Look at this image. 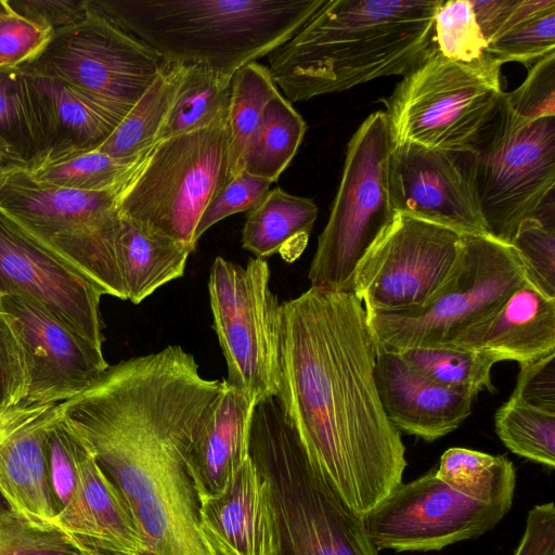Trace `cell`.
Listing matches in <instances>:
<instances>
[{
	"label": "cell",
	"instance_id": "1",
	"mask_svg": "<svg viewBox=\"0 0 555 555\" xmlns=\"http://www.w3.org/2000/svg\"><path fill=\"white\" fill-rule=\"evenodd\" d=\"M224 379H206L179 345L108 366L60 403L122 495L146 555H219L201 527L186 459Z\"/></svg>",
	"mask_w": 555,
	"mask_h": 555
},
{
	"label": "cell",
	"instance_id": "2",
	"mask_svg": "<svg viewBox=\"0 0 555 555\" xmlns=\"http://www.w3.org/2000/svg\"><path fill=\"white\" fill-rule=\"evenodd\" d=\"M281 313L276 398L312 462L362 517L402 482L408 465L379 399L365 308L353 292L310 287L282 302Z\"/></svg>",
	"mask_w": 555,
	"mask_h": 555
},
{
	"label": "cell",
	"instance_id": "3",
	"mask_svg": "<svg viewBox=\"0 0 555 555\" xmlns=\"http://www.w3.org/2000/svg\"><path fill=\"white\" fill-rule=\"evenodd\" d=\"M442 1L324 0L270 52V75L292 104L402 77L435 48L434 17Z\"/></svg>",
	"mask_w": 555,
	"mask_h": 555
},
{
	"label": "cell",
	"instance_id": "4",
	"mask_svg": "<svg viewBox=\"0 0 555 555\" xmlns=\"http://www.w3.org/2000/svg\"><path fill=\"white\" fill-rule=\"evenodd\" d=\"M324 0H87L169 64L233 76L288 40Z\"/></svg>",
	"mask_w": 555,
	"mask_h": 555
},
{
	"label": "cell",
	"instance_id": "5",
	"mask_svg": "<svg viewBox=\"0 0 555 555\" xmlns=\"http://www.w3.org/2000/svg\"><path fill=\"white\" fill-rule=\"evenodd\" d=\"M248 453L266 483L275 555H378L362 517L312 462L276 397L255 405Z\"/></svg>",
	"mask_w": 555,
	"mask_h": 555
},
{
	"label": "cell",
	"instance_id": "6",
	"mask_svg": "<svg viewBox=\"0 0 555 555\" xmlns=\"http://www.w3.org/2000/svg\"><path fill=\"white\" fill-rule=\"evenodd\" d=\"M124 185L76 191L37 181L28 168H11L0 171V211L103 295L127 300L117 209Z\"/></svg>",
	"mask_w": 555,
	"mask_h": 555
},
{
	"label": "cell",
	"instance_id": "7",
	"mask_svg": "<svg viewBox=\"0 0 555 555\" xmlns=\"http://www.w3.org/2000/svg\"><path fill=\"white\" fill-rule=\"evenodd\" d=\"M500 69L487 56L459 62L435 46L383 99L393 143L474 152L504 93Z\"/></svg>",
	"mask_w": 555,
	"mask_h": 555
},
{
	"label": "cell",
	"instance_id": "8",
	"mask_svg": "<svg viewBox=\"0 0 555 555\" xmlns=\"http://www.w3.org/2000/svg\"><path fill=\"white\" fill-rule=\"evenodd\" d=\"M228 113L151 146L119 193V215L195 249L198 221L229 181Z\"/></svg>",
	"mask_w": 555,
	"mask_h": 555
},
{
	"label": "cell",
	"instance_id": "9",
	"mask_svg": "<svg viewBox=\"0 0 555 555\" xmlns=\"http://www.w3.org/2000/svg\"><path fill=\"white\" fill-rule=\"evenodd\" d=\"M526 280L512 245L489 234H465L437 291L421 306L366 312L377 351L442 347L498 308Z\"/></svg>",
	"mask_w": 555,
	"mask_h": 555
},
{
	"label": "cell",
	"instance_id": "10",
	"mask_svg": "<svg viewBox=\"0 0 555 555\" xmlns=\"http://www.w3.org/2000/svg\"><path fill=\"white\" fill-rule=\"evenodd\" d=\"M392 146L384 111L370 114L349 140L340 183L308 271L311 287L352 292L358 263L396 216L388 177Z\"/></svg>",
	"mask_w": 555,
	"mask_h": 555
},
{
	"label": "cell",
	"instance_id": "11",
	"mask_svg": "<svg viewBox=\"0 0 555 555\" xmlns=\"http://www.w3.org/2000/svg\"><path fill=\"white\" fill-rule=\"evenodd\" d=\"M475 186L487 233L506 244L528 218L555 224V117L496 115L474 151Z\"/></svg>",
	"mask_w": 555,
	"mask_h": 555
},
{
	"label": "cell",
	"instance_id": "12",
	"mask_svg": "<svg viewBox=\"0 0 555 555\" xmlns=\"http://www.w3.org/2000/svg\"><path fill=\"white\" fill-rule=\"evenodd\" d=\"M266 259L243 267L217 257L208 281L214 328L229 385L255 404L278 397L282 384L281 304L269 286Z\"/></svg>",
	"mask_w": 555,
	"mask_h": 555
},
{
	"label": "cell",
	"instance_id": "13",
	"mask_svg": "<svg viewBox=\"0 0 555 555\" xmlns=\"http://www.w3.org/2000/svg\"><path fill=\"white\" fill-rule=\"evenodd\" d=\"M169 66L154 49L88 7L81 20L53 33L18 68L64 81L124 119Z\"/></svg>",
	"mask_w": 555,
	"mask_h": 555
},
{
	"label": "cell",
	"instance_id": "14",
	"mask_svg": "<svg viewBox=\"0 0 555 555\" xmlns=\"http://www.w3.org/2000/svg\"><path fill=\"white\" fill-rule=\"evenodd\" d=\"M513 501L514 496L495 501L466 496L441 481L434 467L398 485L362 521L378 551H439L492 530Z\"/></svg>",
	"mask_w": 555,
	"mask_h": 555
},
{
	"label": "cell",
	"instance_id": "15",
	"mask_svg": "<svg viewBox=\"0 0 555 555\" xmlns=\"http://www.w3.org/2000/svg\"><path fill=\"white\" fill-rule=\"evenodd\" d=\"M462 235L396 214L358 263L352 292L366 312L401 311L424 304L451 270Z\"/></svg>",
	"mask_w": 555,
	"mask_h": 555
},
{
	"label": "cell",
	"instance_id": "16",
	"mask_svg": "<svg viewBox=\"0 0 555 555\" xmlns=\"http://www.w3.org/2000/svg\"><path fill=\"white\" fill-rule=\"evenodd\" d=\"M475 153L393 143L389 194L405 214L465 234H488L475 186Z\"/></svg>",
	"mask_w": 555,
	"mask_h": 555
},
{
	"label": "cell",
	"instance_id": "17",
	"mask_svg": "<svg viewBox=\"0 0 555 555\" xmlns=\"http://www.w3.org/2000/svg\"><path fill=\"white\" fill-rule=\"evenodd\" d=\"M17 295L48 311L94 346L104 337L103 293L0 211V296Z\"/></svg>",
	"mask_w": 555,
	"mask_h": 555
},
{
	"label": "cell",
	"instance_id": "18",
	"mask_svg": "<svg viewBox=\"0 0 555 555\" xmlns=\"http://www.w3.org/2000/svg\"><path fill=\"white\" fill-rule=\"evenodd\" d=\"M21 341L28 372L23 404H59L89 386L108 369L102 348L77 335L38 304L0 296Z\"/></svg>",
	"mask_w": 555,
	"mask_h": 555
},
{
	"label": "cell",
	"instance_id": "19",
	"mask_svg": "<svg viewBox=\"0 0 555 555\" xmlns=\"http://www.w3.org/2000/svg\"><path fill=\"white\" fill-rule=\"evenodd\" d=\"M23 73L40 149L31 170L99 150L122 120L98 100L64 81Z\"/></svg>",
	"mask_w": 555,
	"mask_h": 555
},
{
	"label": "cell",
	"instance_id": "20",
	"mask_svg": "<svg viewBox=\"0 0 555 555\" xmlns=\"http://www.w3.org/2000/svg\"><path fill=\"white\" fill-rule=\"evenodd\" d=\"M59 404L18 403L0 416V491L25 514L53 524L46 438Z\"/></svg>",
	"mask_w": 555,
	"mask_h": 555
},
{
	"label": "cell",
	"instance_id": "21",
	"mask_svg": "<svg viewBox=\"0 0 555 555\" xmlns=\"http://www.w3.org/2000/svg\"><path fill=\"white\" fill-rule=\"evenodd\" d=\"M374 373L383 409L400 433L433 442L470 414L473 398L428 379L400 353L376 350Z\"/></svg>",
	"mask_w": 555,
	"mask_h": 555
},
{
	"label": "cell",
	"instance_id": "22",
	"mask_svg": "<svg viewBox=\"0 0 555 555\" xmlns=\"http://www.w3.org/2000/svg\"><path fill=\"white\" fill-rule=\"evenodd\" d=\"M76 438L77 488L55 522L88 550L146 555L144 540L119 490L90 449L77 435Z\"/></svg>",
	"mask_w": 555,
	"mask_h": 555
},
{
	"label": "cell",
	"instance_id": "23",
	"mask_svg": "<svg viewBox=\"0 0 555 555\" xmlns=\"http://www.w3.org/2000/svg\"><path fill=\"white\" fill-rule=\"evenodd\" d=\"M449 347L500 361H533L555 351V299L527 280L498 308L453 338Z\"/></svg>",
	"mask_w": 555,
	"mask_h": 555
},
{
	"label": "cell",
	"instance_id": "24",
	"mask_svg": "<svg viewBox=\"0 0 555 555\" xmlns=\"http://www.w3.org/2000/svg\"><path fill=\"white\" fill-rule=\"evenodd\" d=\"M199 517L219 555H275L266 483L250 456L219 495L201 503Z\"/></svg>",
	"mask_w": 555,
	"mask_h": 555
},
{
	"label": "cell",
	"instance_id": "25",
	"mask_svg": "<svg viewBox=\"0 0 555 555\" xmlns=\"http://www.w3.org/2000/svg\"><path fill=\"white\" fill-rule=\"evenodd\" d=\"M255 405L224 379L188 452L186 465L199 504L219 495L249 456V428Z\"/></svg>",
	"mask_w": 555,
	"mask_h": 555
},
{
	"label": "cell",
	"instance_id": "26",
	"mask_svg": "<svg viewBox=\"0 0 555 555\" xmlns=\"http://www.w3.org/2000/svg\"><path fill=\"white\" fill-rule=\"evenodd\" d=\"M318 211L311 198L274 188L256 208L247 212L242 246L256 258L266 259L280 254L292 262L306 248Z\"/></svg>",
	"mask_w": 555,
	"mask_h": 555
},
{
	"label": "cell",
	"instance_id": "27",
	"mask_svg": "<svg viewBox=\"0 0 555 555\" xmlns=\"http://www.w3.org/2000/svg\"><path fill=\"white\" fill-rule=\"evenodd\" d=\"M121 271L127 300L140 304L160 286L181 278L191 246L120 216Z\"/></svg>",
	"mask_w": 555,
	"mask_h": 555
},
{
	"label": "cell",
	"instance_id": "28",
	"mask_svg": "<svg viewBox=\"0 0 555 555\" xmlns=\"http://www.w3.org/2000/svg\"><path fill=\"white\" fill-rule=\"evenodd\" d=\"M307 124L279 92L267 103L243 159V171L275 182L296 155Z\"/></svg>",
	"mask_w": 555,
	"mask_h": 555
},
{
	"label": "cell",
	"instance_id": "29",
	"mask_svg": "<svg viewBox=\"0 0 555 555\" xmlns=\"http://www.w3.org/2000/svg\"><path fill=\"white\" fill-rule=\"evenodd\" d=\"M182 69V64H170L132 106L99 151L117 159H132L150 150L159 139Z\"/></svg>",
	"mask_w": 555,
	"mask_h": 555
},
{
	"label": "cell",
	"instance_id": "30",
	"mask_svg": "<svg viewBox=\"0 0 555 555\" xmlns=\"http://www.w3.org/2000/svg\"><path fill=\"white\" fill-rule=\"evenodd\" d=\"M231 81V75L206 65H183L158 141L205 127L227 114Z\"/></svg>",
	"mask_w": 555,
	"mask_h": 555
},
{
	"label": "cell",
	"instance_id": "31",
	"mask_svg": "<svg viewBox=\"0 0 555 555\" xmlns=\"http://www.w3.org/2000/svg\"><path fill=\"white\" fill-rule=\"evenodd\" d=\"M551 53H555V0H519L486 48V56L500 66L516 62L529 68Z\"/></svg>",
	"mask_w": 555,
	"mask_h": 555
},
{
	"label": "cell",
	"instance_id": "32",
	"mask_svg": "<svg viewBox=\"0 0 555 555\" xmlns=\"http://www.w3.org/2000/svg\"><path fill=\"white\" fill-rule=\"evenodd\" d=\"M279 92L269 68L250 62L232 76L228 113L229 181L243 171V159L270 99ZM228 181V182H229Z\"/></svg>",
	"mask_w": 555,
	"mask_h": 555
},
{
	"label": "cell",
	"instance_id": "33",
	"mask_svg": "<svg viewBox=\"0 0 555 555\" xmlns=\"http://www.w3.org/2000/svg\"><path fill=\"white\" fill-rule=\"evenodd\" d=\"M436 476L476 500L495 501L515 495L516 469L506 455L450 448L441 455Z\"/></svg>",
	"mask_w": 555,
	"mask_h": 555
},
{
	"label": "cell",
	"instance_id": "34",
	"mask_svg": "<svg viewBox=\"0 0 555 555\" xmlns=\"http://www.w3.org/2000/svg\"><path fill=\"white\" fill-rule=\"evenodd\" d=\"M400 354L428 379L473 399L485 388L494 391L491 369L499 360L492 356L449 346L412 348Z\"/></svg>",
	"mask_w": 555,
	"mask_h": 555
},
{
	"label": "cell",
	"instance_id": "35",
	"mask_svg": "<svg viewBox=\"0 0 555 555\" xmlns=\"http://www.w3.org/2000/svg\"><path fill=\"white\" fill-rule=\"evenodd\" d=\"M494 428L516 455L555 468V414L508 399L494 414Z\"/></svg>",
	"mask_w": 555,
	"mask_h": 555
},
{
	"label": "cell",
	"instance_id": "36",
	"mask_svg": "<svg viewBox=\"0 0 555 555\" xmlns=\"http://www.w3.org/2000/svg\"><path fill=\"white\" fill-rule=\"evenodd\" d=\"M89 551L57 524L18 509L0 491V555H85Z\"/></svg>",
	"mask_w": 555,
	"mask_h": 555
},
{
	"label": "cell",
	"instance_id": "37",
	"mask_svg": "<svg viewBox=\"0 0 555 555\" xmlns=\"http://www.w3.org/2000/svg\"><path fill=\"white\" fill-rule=\"evenodd\" d=\"M144 154L138 158L117 159L96 150L28 170L37 181L47 184L76 191L101 192L124 185Z\"/></svg>",
	"mask_w": 555,
	"mask_h": 555
},
{
	"label": "cell",
	"instance_id": "38",
	"mask_svg": "<svg viewBox=\"0 0 555 555\" xmlns=\"http://www.w3.org/2000/svg\"><path fill=\"white\" fill-rule=\"evenodd\" d=\"M0 141L31 170L39 158L36 120L24 73L18 67L0 66Z\"/></svg>",
	"mask_w": 555,
	"mask_h": 555
},
{
	"label": "cell",
	"instance_id": "39",
	"mask_svg": "<svg viewBox=\"0 0 555 555\" xmlns=\"http://www.w3.org/2000/svg\"><path fill=\"white\" fill-rule=\"evenodd\" d=\"M434 39L448 59L472 63L486 57L487 43L469 0L441 2L434 17Z\"/></svg>",
	"mask_w": 555,
	"mask_h": 555
},
{
	"label": "cell",
	"instance_id": "40",
	"mask_svg": "<svg viewBox=\"0 0 555 555\" xmlns=\"http://www.w3.org/2000/svg\"><path fill=\"white\" fill-rule=\"evenodd\" d=\"M511 245L521 261L526 280L555 299V225L535 218L525 219Z\"/></svg>",
	"mask_w": 555,
	"mask_h": 555
},
{
	"label": "cell",
	"instance_id": "41",
	"mask_svg": "<svg viewBox=\"0 0 555 555\" xmlns=\"http://www.w3.org/2000/svg\"><path fill=\"white\" fill-rule=\"evenodd\" d=\"M46 449L50 485L59 515L73 498L78 482L77 438L65 421L60 404L59 413L47 430Z\"/></svg>",
	"mask_w": 555,
	"mask_h": 555
},
{
	"label": "cell",
	"instance_id": "42",
	"mask_svg": "<svg viewBox=\"0 0 555 555\" xmlns=\"http://www.w3.org/2000/svg\"><path fill=\"white\" fill-rule=\"evenodd\" d=\"M509 112L522 120L555 117V53H551L528 68L522 83L504 92Z\"/></svg>",
	"mask_w": 555,
	"mask_h": 555
},
{
	"label": "cell",
	"instance_id": "43",
	"mask_svg": "<svg viewBox=\"0 0 555 555\" xmlns=\"http://www.w3.org/2000/svg\"><path fill=\"white\" fill-rule=\"evenodd\" d=\"M272 183L242 171L227 182L210 199L195 230V241L214 224L237 212L256 208L270 191Z\"/></svg>",
	"mask_w": 555,
	"mask_h": 555
},
{
	"label": "cell",
	"instance_id": "44",
	"mask_svg": "<svg viewBox=\"0 0 555 555\" xmlns=\"http://www.w3.org/2000/svg\"><path fill=\"white\" fill-rule=\"evenodd\" d=\"M28 372L12 318L0 309V416L24 400Z\"/></svg>",
	"mask_w": 555,
	"mask_h": 555
},
{
	"label": "cell",
	"instance_id": "45",
	"mask_svg": "<svg viewBox=\"0 0 555 555\" xmlns=\"http://www.w3.org/2000/svg\"><path fill=\"white\" fill-rule=\"evenodd\" d=\"M509 400L555 414V351L519 363Z\"/></svg>",
	"mask_w": 555,
	"mask_h": 555
},
{
	"label": "cell",
	"instance_id": "46",
	"mask_svg": "<svg viewBox=\"0 0 555 555\" xmlns=\"http://www.w3.org/2000/svg\"><path fill=\"white\" fill-rule=\"evenodd\" d=\"M52 33L16 14L0 18V61L18 67L35 57L49 42Z\"/></svg>",
	"mask_w": 555,
	"mask_h": 555
},
{
	"label": "cell",
	"instance_id": "47",
	"mask_svg": "<svg viewBox=\"0 0 555 555\" xmlns=\"http://www.w3.org/2000/svg\"><path fill=\"white\" fill-rule=\"evenodd\" d=\"M12 12L52 34L81 20L87 0H7Z\"/></svg>",
	"mask_w": 555,
	"mask_h": 555
},
{
	"label": "cell",
	"instance_id": "48",
	"mask_svg": "<svg viewBox=\"0 0 555 555\" xmlns=\"http://www.w3.org/2000/svg\"><path fill=\"white\" fill-rule=\"evenodd\" d=\"M514 555H555V506L534 505L527 515L525 531Z\"/></svg>",
	"mask_w": 555,
	"mask_h": 555
},
{
	"label": "cell",
	"instance_id": "49",
	"mask_svg": "<svg viewBox=\"0 0 555 555\" xmlns=\"http://www.w3.org/2000/svg\"><path fill=\"white\" fill-rule=\"evenodd\" d=\"M469 1L486 43L506 25L519 3V0Z\"/></svg>",
	"mask_w": 555,
	"mask_h": 555
},
{
	"label": "cell",
	"instance_id": "50",
	"mask_svg": "<svg viewBox=\"0 0 555 555\" xmlns=\"http://www.w3.org/2000/svg\"><path fill=\"white\" fill-rule=\"evenodd\" d=\"M16 167L28 168L27 164L22 158L0 141V171Z\"/></svg>",
	"mask_w": 555,
	"mask_h": 555
},
{
	"label": "cell",
	"instance_id": "51",
	"mask_svg": "<svg viewBox=\"0 0 555 555\" xmlns=\"http://www.w3.org/2000/svg\"><path fill=\"white\" fill-rule=\"evenodd\" d=\"M13 12L10 9L7 0H0V17L12 15Z\"/></svg>",
	"mask_w": 555,
	"mask_h": 555
},
{
	"label": "cell",
	"instance_id": "52",
	"mask_svg": "<svg viewBox=\"0 0 555 555\" xmlns=\"http://www.w3.org/2000/svg\"><path fill=\"white\" fill-rule=\"evenodd\" d=\"M85 555H121V554L101 553V552H96V551H89Z\"/></svg>",
	"mask_w": 555,
	"mask_h": 555
},
{
	"label": "cell",
	"instance_id": "53",
	"mask_svg": "<svg viewBox=\"0 0 555 555\" xmlns=\"http://www.w3.org/2000/svg\"><path fill=\"white\" fill-rule=\"evenodd\" d=\"M0 66H4L3 63L0 61Z\"/></svg>",
	"mask_w": 555,
	"mask_h": 555
},
{
	"label": "cell",
	"instance_id": "54",
	"mask_svg": "<svg viewBox=\"0 0 555 555\" xmlns=\"http://www.w3.org/2000/svg\"><path fill=\"white\" fill-rule=\"evenodd\" d=\"M1 18V17H0Z\"/></svg>",
	"mask_w": 555,
	"mask_h": 555
}]
</instances>
